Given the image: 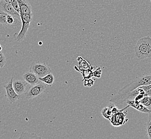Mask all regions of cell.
Instances as JSON below:
<instances>
[{
  "mask_svg": "<svg viewBox=\"0 0 151 139\" xmlns=\"http://www.w3.org/2000/svg\"><path fill=\"white\" fill-rule=\"evenodd\" d=\"M151 84V74L143 75L136 80L127 85L119 90L116 95L111 97L109 101L117 105L122 104L127 101L128 94L138 87Z\"/></svg>",
  "mask_w": 151,
  "mask_h": 139,
  "instance_id": "1",
  "label": "cell"
},
{
  "mask_svg": "<svg viewBox=\"0 0 151 139\" xmlns=\"http://www.w3.org/2000/svg\"><path fill=\"white\" fill-rule=\"evenodd\" d=\"M135 54L139 59L151 57V38L144 37L140 38L135 47Z\"/></svg>",
  "mask_w": 151,
  "mask_h": 139,
  "instance_id": "2",
  "label": "cell"
},
{
  "mask_svg": "<svg viewBox=\"0 0 151 139\" xmlns=\"http://www.w3.org/2000/svg\"><path fill=\"white\" fill-rule=\"evenodd\" d=\"M0 23L3 26L11 29H15L22 25L21 17L9 15L4 12H0Z\"/></svg>",
  "mask_w": 151,
  "mask_h": 139,
  "instance_id": "3",
  "label": "cell"
},
{
  "mask_svg": "<svg viewBox=\"0 0 151 139\" xmlns=\"http://www.w3.org/2000/svg\"><path fill=\"white\" fill-rule=\"evenodd\" d=\"M20 17L22 21V29L18 34L14 35L15 40L17 42H22L26 38V33L32 21L33 14H20Z\"/></svg>",
  "mask_w": 151,
  "mask_h": 139,
  "instance_id": "4",
  "label": "cell"
},
{
  "mask_svg": "<svg viewBox=\"0 0 151 139\" xmlns=\"http://www.w3.org/2000/svg\"><path fill=\"white\" fill-rule=\"evenodd\" d=\"M47 86V85L41 81H39L37 84L32 85L26 91L25 98L27 100H30L39 97L45 93Z\"/></svg>",
  "mask_w": 151,
  "mask_h": 139,
  "instance_id": "5",
  "label": "cell"
},
{
  "mask_svg": "<svg viewBox=\"0 0 151 139\" xmlns=\"http://www.w3.org/2000/svg\"><path fill=\"white\" fill-rule=\"evenodd\" d=\"M29 71L35 73L39 78H42L50 73L52 70L45 62H33L29 67Z\"/></svg>",
  "mask_w": 151,
  "mask_h": 139,
  "instance_id": "6",
  "label": "cell"
},
{
  "mask_svg": "<svg viewBox=\"0 0 151 139\" xmlns=\"http://www.w3.org/2000/svg\"><path fill=\"white\" fill-rule=\"evenodd\" d=\"M13 79L14 78H12L8 84L4 86L6 91V97L10 104L15 103L20 98V95L16 93L13 87Z\"/></svg>",
  "mask_w": 151,
  "mask_h": 139,
  "instance_id": "7",
  "label": "cell"
},
{
  "mask_svg": "<svg viewBox=\"0 0 151 139\" xmlns=\"http://www.w3.org/2000/svg\"><path fill=\"white\" fill-rule=\"evenodd\" d=\"M129 107V106L128 105L127 107L123 109L122 110H119L118 112L113 114L110 120L111 124L113 126L115 127H119L126 123L125 117L127 114H125L124 112H123V111L128 108Z\"/></svg>",
  "mask_w": 151,
  "mask_h": 139,
  "instance_id": "8",
  "label": "cell"
},
{
  "mask_svg": "<svg viewBox=\"0 0 151 139\" xmlns=\"http://www.w3.org/2000/svg\"><path fill=\"white\" fill-rule=\"evenodd\" d=\"M1 11L6 12L9 15L20 17V15L18 12L11 3H7L4 0H1L0 2Z\"/></svg>",
  "mask_w": 151,
  "mask_h": 139,
  "instance_id": "9",
  "label": "cell"
},
{
  "mask_svg": "<svg viewBox=\"0 0 151 139\" xmlns=\"http://www.w3.org/2000/svg\"><path fill=\"white\" fill-rule=\"evenodd\" d=\"M125 102L128 104L129 107H134L142 112L149 113L151 112V110L150 109L143 105L140 102L138 101H136L134 100H128Z\"/></svg>",
  "mask_w": 151,
  "mask_h": 139,
  "instance_id": "10",
  "label": "cell"
},
{
  "mask_svg": "<svg viewBox=\"0 0 151 139\" xmlns=\"http://www.w3.org/2000/svg\"><path fill=\"white\" fill-rule=\"evenodd\" d=\"M27 84L28 83L25 80H17L13 82V87L16 93L19 95H21L22 94L25 93Z\"/></svg>",
  "mask_w": 151,
  "mask_h": 139,
  "instance_id": "11",
  "label": "cell"
},
{
  "mask_svg": "<svg viewBox=\"0 0 151 139\" xmlns=\"http://www.w3.org/2000/svg\"><path fill=\"white\" fill-rule=\"evenodd\" d=\"M24 80L26 81L29 84L31 85H35L38 84L39 81V77L38 75L35 74V73L32 72L31 71L25 73L23 76Z\"/></svg>",
  "mask_w": 151,
  "mask_h": 139,
  "instance_id": "12",
  "label": "cell"
},
{
  "mask_svg": "<svg viewBox=\"0 0 151 139\" xmlns=\"http://www.w3.org/2000/svg\"><path fill=\"white\" fill-rule=\"evenodd\" d=\"M20 7V14H32V6L27 0H17Z\"/></svg>",
  "mask_w": 151,
  "mask_h": 139,
  "instance_id": "13",
  "label": "cell"
},
{
  "mask_svg": "<svg viewBox=\"0 0 151 139\" xmlns=\"http://www.w3.org/2000/svg\"><path fill=\"white\" fill-rule=\"evenodd\" d=\"M77 60L78 62V67H77L76 65L75 66V69L77 70V71H82L90 69L92 67L91 64L81 56L78 57L77 58Z\"/></svg>",
  "mask_w": 151,
  "mask_h": 139,
  "instance_id": "14",
  "label": "cell"
},
{
  "mask_svg": "<svg viewBox=\"0 0 151 139\" xmlns=\"http://www.w3.org/2000/svg\"><path fill=\"white\" fill-rule=\"evenodd\" d=\"M39 80L47 85L48 86L51 87L52 86L54 81V76L52 73H50L42 78H39Z\"/></svg>",
  "mask_w": 151,
  "mask_h": 139,
  "instance_id": "15",
  "label": "cell"
},
{
  "mask_svg": "<svg viewBox=\"0 0 151 139\" xmlns=\"http://www.w3.org/2000/svg\"><path fill=\"white\" fill-rule=\"evenodd\" d=\"M95 67H92L90 69L86 70H84L82 71H79L83 75V80H82V81H84L85 80H86V79L92 78V77H93V69Z\"/></svg>",
  "mask_w": 151,
  "mask_h": 139,
  "instance_id": "16",
  "label": "cell"
},
{
  "mask_svg": "<svg viewBox=\"0 0 151 139\" xmlns=\"http://www.w3.org/2000/svg\"><path fill=\"white\" fill-rule=\"evenodd\" d=\"M101 113L102 116H103L106 119L109 120V121L111 120V117L113 115V113L112 112L111 108L108 107H104L102 110Z\"/></svg>",
  "mask_w": 151,
  "mask_h": 139,
  "instance_id": "17",
  "label": "cell"
},
{
  "mask_svg": "<svg viewBox=\"0 0 151 139\" xmlns=\"http://www.w3.org/2000/svg\"><path fill=\"white\" fill-rule=\"evenodd\" d=\"M19 139H42V137L39 136L35 133H29L27 132H22L20 134Z\"/></svg>",
  "mask_w": 151,
  "mask_h": 139,
  "instance_id": "18",
  "label": "cell"
},
{
  "mask_svg": "<svg viewBox=\"0 0 151 139\" xmlns=\"http://www.w3.org/2000/svg\"><path fill=\"white\" fill-rule=\"evenodd\" d=\"M140 102L145 107L151 109V96H144Z\"/></svg>",
  "mask_w": 151,
  "mask_h": 139,
  "instance_id": "19",
  "label": "cell"
},
{
  "mask_svg": "<svg viewBox=\"0 0 151 139\" xmlns=\"http://www.w3.org/2000/svg\"><path fill=\"white\" fill-rule=\"evenodd\" d=\"M102 72L101 69L99 67L95 71H93V77L97 78H100L101 77Z\"/></svg>",
  "mask_w": 151,
  "mask_h": 139,
  "instance_id": "20",
  "label": "cell"
},
{
  "mask_svg": "<svg viewBox=\"0 0 151 139\" xmlns=\"http://www.w3.org/2000/svg\"><path fill=\"white\" fill-rule=\"evenodd\" d=\"M6 57H5L2 52L1 51V52H0V67L1 68L3 67L4 65L6 64Z\"/></svg>",
  "mask_w": 151,
  "mask_h": 139,
  "instance_id": "21",
  "label": "cell"
},
{
  "mask_svg": "<svg viewBox=\"0 0 151 139\" xmlns=\"http://www.w3.org/2000/svg\"><path fill=\"white\" fill-rule=\"evenodd\" d=\"M146 131L148 138L151 139V120H148L146 124Z\"/></svg>",
  "mask_w": 151,
  "mask_h": 139,
  "instance_id": "22",
  "label": "cell"
},
{
  "mask_svg": "<svg viewBox=\"0 0 151 139\" xmlns=\"http://www.w3.org/2000/svg\"><path fill=\"white\" fill-rule=\"evenodd\" d=\"M84 84V86H86V87H91L93 86L94 84V81L92 79L90 78L89 79H86L85 80Z\"/></svg>",
  "mask_w": 151,
  "mask_h": 139,
  "instance_id": "23",
  "label": "cell"
},
{
  "mask_svg": "<svg viewBox=\"0 0 151 139\" xmlns=\"http://www.w3.org/2000/svg\"><path fill=\"white\" fill-rule=\"evenodd\" d=\"M151 120V112L149 113V118H148V120Z\"/></svg>",
  "mask_w": 151,
  "mask_h": 139,
  "instance_id": "24",
  "label": "cell"
},
{
  "mask_svg": "<svg viewBox=\"0 0 151 139\" xmlns=\"http://www.w3.org/2000/svg\"><path fill=\"white\" fill-rule=\"evenodd\" d=\"M7 3H11V0H4Z\"/></svg>",
  "mask_w": 151,
  "mask_h": 139,
  "instance_id": "25",
  "label": "cell"
},
{
  "mask_svg": "<svg viewBox=\"0 0 151 139\" xmlns=\"http://www.w3.org/2000/svg\"><path fill=\"white\" fill-rule=\"evenodd\" d=\"M2 46H1V51H2Z\"/></svg>",
  "mask_w": 151,
  "mask_h": 139,
  "instance_id": "26",
  "label": "cell"
},
{
  "mask_svg": "<svg viewBox=\"0 0 151 139\" xmlns=\"http://www.w3.org/2000/svg\"></svg>",
  "mask_w": 151,
  "mask_h": 139,
  "instance_id": "27",
  "label": "cell"
}]
</instances>
